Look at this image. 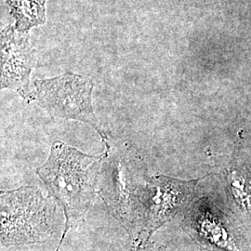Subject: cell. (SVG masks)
Wrapping results in <instances>:
<instances>
[{"instance_id": "1", "label": "cell", "mask_w": 251, "mask_h": 251, "mask_svg": "<svg viewBox=\"0 0 251 251\" xmlns=\"http://www.w3.org/2000/svg\"><path fill=\"white\" fill-rule=\"evenodd\" d=\"M105 152L92 155L60 141L54 142L45 163L36 174L45 184L49 196L63 207L65 224L60 251L68 233L79 225L99 194L100 166Z\"/></svg>"}, {"instance_id": "2", "label": "cell", "mask_w": 251, "mask_h": 251, "mask_svg": "<svg viewBox=\"0 0 251 251\" xmlns=\"http://www.w3.org/2000/svg\"><path fill=\"white\" fill-rule=\"evenodd\" d=\"M100 166L99 195L108 211L134 238L150 176L142 154L126 143L109 145Z\"/></svg>"}, {"instance_id": "3", "label": "cell", "mask_w": 251, "mask_h": 251, "mask_svg": "<svg viewBox=\"0 0 251 251\" xmlns=\"http://www.w3.org/2000/svg\"><path fill=\"white\" fill-rule=\"evenodd\" d=\"M2 247L41 244L55 232L56 201L36 186L0 192Z\"/></svg>"}, {"instance_id": "4", "label": "cell", "mask_w": 251, "mask_h": 251, "mask_svg": "<svg viewBox=\"0 0 251 251\" xmlns=\"http://www.w3.org/2000/svg\"><path fill=\"white\" fill-rule=\"evenodd\" d=\"M32 100L57 118L80 121L91 126L100 135L105 148L110 143L94 113L91 94L93 81L67 72L62 75L34 82Z\"/></svg>"}, {"instance_id": "5", "label": "cell", "mask_w": 251, "mask_h": 251, "mask_svg": "<svg viewBox=\"0 0 251 251\" xmlns=\"http://www.w3.org/2000/svg\"><path fill=\"white\" fill-rule=\"evenodd\" d=\"M198 181L199 179L182 180L165 175L150 178L131 249H140L150 243L153 233L191 204Z\"/></svg>"}, {"instance_id": "6", "label": "cell", "mask_w": 251, "mask_h": 251, "mask_svg": "<svg viewBox=\"0 0 251 251\" xmlns=\"http://www.w3.org/2000/svg\"><path fill=\"white\" fill-rule=\"evenodd\" d=\"M182 227L195 242L208 251H244L239 235L206 198L193 203Z\"/></svg>"}, {"instance_id": "7", "label": "cell", "mask_w": 251, "mask_h": 251, "mask_svg": "<svg viewBox=\"0 0 251 251\" xmlns=\"http://www.w3.org/2000/svg\"><path fill=\"white\" fill-rule=\"evenodd\" d=\"M35 64V50L28 33L6 27L1 33V89L14 90L23 99L32 101L30 75Z\"/></svg>"}, {"instance_id": "8", "label": "cell", "mask_w": 251, "mask_h": 251, "mask_svg": "<svg viewBox=\"0 0 251 251\" xmlns=\"http://www.w3.org/2000/svg\"><path fill=\"white\" fill-rule=\"evenodd\" d=\"M46 0H7L19 32L27 33L32 27L45 23Z\"/></svg>"}, {"instance_id": "9", "label": "cell", "mask_w": 251, "mask_h": 251, "mask_svg": "<svg viewBox=\"0 0 251 251\" xmlns=\"http://www.w3.org/2000/svg\"><path fill=\"white\" fill-rule=\"evenodd\" d=\"M228 185L236 206L246 214L251 215V173L245 168L229 171Z\"/></svg>"}, {"instance_id": "10", "label": "cell", "mask_w": 251, "mask_h": 251, "mask_svg": "<svg viewBox=\"0 0 251 251\" xmlns=\"http://www.w3.org/2000/svg\"><path fill=\"white\" fill-rule=\"evenodd\" d=\"M129 251H167L166 248L157 243H148L146 246L140 249H131Z\"/></svg>"}]
</instances>
